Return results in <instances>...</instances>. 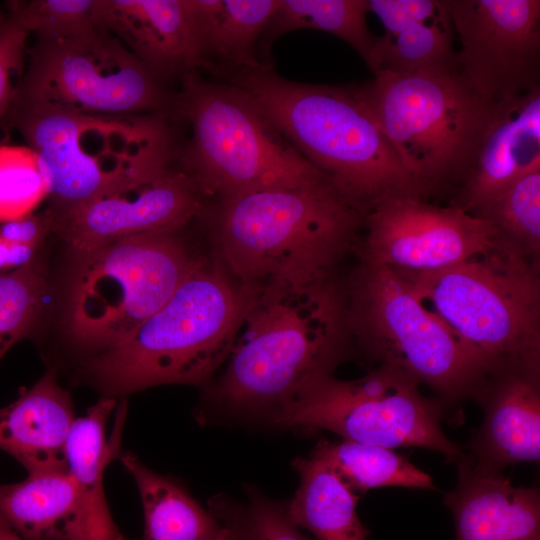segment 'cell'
Segmentation results:
<instances>
[{"mask_svg":"<svg viewBox=\"0 0 540 540\" xmlns=\"http://www.w3.org/2000/svg\"><path fill=\"white\" fill-rule=\"evenodd\" d=\"M368 0H280L264 30L258 55L268 58L272 43L298 29L330 33L348 43L367 63L375 37L367 25Z\"/></svg>","mask_w":540,"mask_h":540,"instance_id":"26","label":"cell"},{"mask_svg":"<svg viewBox=\"0 0 540 540\" xmlns=\"http://www.w3.org/2000/svg\"><path fill=\"white\" fill-rule=\"evenodd\" d=\"M205 69L231 75L262 63L258 45L280 0H184Z\"/></svg>","mask_w":540,"mask_h":540,"instance_id":"22","label":"cell"},{"mask_svg":"<svg viewBox=\"0 0 540 540\" xmlns=\"http://www.w3.org/2000/svg\"><path fill=\"white\" fill-rule=\"evenodd\" d=\"M6 9L10 18L37 38H73L101 28L98 0H13Z\"/></svg>","mask_w":540,"mask_h":540,"instance_id":"31","label":"cell"},{"mask_svg":"<svg viewBox=\"0 0 540 540\" xmlns=\"http://www.w3.org/2000/svg\"><path fill=\"white\" fill-rule=\"evenodd\" d=\"M48 194L37 154L27 145L0 144V223L32 213Z\"/></svg>","mask_w":540,"mask_h":540,"instance_id":"32","label":"cell"},{"mask_svg":"<svg viewBox=\"0 0 540 540\" xmlns=\"http://www.w3.org/2000/svg\"><path fill=\"white\" fill-rule=\"evenodd\" d=\"M4 13H5V12H2L1 9H0V20H1V18L4 16Z\"/></svg>","mask_w":540,"mask_h":540,"instance_id":"40","label":"cell"},{"mask_svg":"<svg viewBox=\"0 0 540 540\" xmlns=\"http://www.w3.org/2000/svg\"><path fill=\"white\" fill-rule=\"evenodd\" d=\"M484 419L469 444L477 464L502 471L540 458V362H510L486 375L474 396Z\"/></svg>","mask_w":540,"mask_h":540,"instance_id":"16","label":"cell"},{"mask_svg":"<svg viewBox=\"0 0 540 540\" xmlns=\"http://www.w3.org/2000/svg\"><path fill=\"white\" fill-rule=\"evenodd\" d=\"M356 248L360 263L401 274L440 271L495 245L500 236L486 220L458 207L416 196L389 199L369 212Z\"/></svg>","mask_w":540,"mask_h":540,"instance_id":"14","label":"cell"},{"mask_svg":"<svg viewBox=\"0 0 540 540\" xmlns=\"http://www.w3.org/2000/svg\"><path fill=\"white\" fill-rule=\"evenodd\" d=\"M170 115L189 126L176 164L205 200L328 184L253 98L229 82L184 78L172 94Z\"/></svg>","mask_w":540,"mask_h":540,"instance_id":"6","label":"cell"},{"mask_svg":"<svg viewBox=\"0 0 540 540\" xmlns=\"http://www.w3.org/2000/svg\"><path fill=\"white\" fill-rule=\"evenodd\" d=\"M311 454L326 462L353 492L388 486L436 489L427 473L389 448L322 439Z\"/></svg>","mask_w":540,"mask_h":540,"instance_id":"28","label":"cell"},{"mask_svg":"<svg viewBox=\"0 0 540 540\" xmlns=\"http://www.w3.org/2000/svg\"><path fill=\"white\" fill-rule=\"evenodd\" d=\"M345 285L353 341L370 359L426 384L442 402L473 398L489 367L403 275L360 263Z\"/></svg>","mask_w":540,"mask_h":540,"instance_id":"9","label":"cell"},{"mask_svg":"<svg viewBox=\"0 0 540 540\" xmlns=\"http://www.w3.org/2000/svg\"><path fill=\"white\" fill-rule=\"evenodd\" d=\"M205 199L175 164L103 194L54 218V229L80 258L120 238L184 228L198 218Z\"/></svg>","mask_w":540,"mask_h":540,"instance_id":"15","label":"cell"},{"mask_svg":"<svg viewBox=\"0 0 540 540\" xmlns=\"http://www.w3.org/2000/svg\"><path fill=\"white\" fill-rule=\"evenodd\" d=\"M169 113L108 116L11 104L5 116L38 156L53 217L176 164Z\"/></svg>","mask_w":540,"mask_h":540,"instance_id":"5","label":"cell"},{"mask_svg":"<svg viewBox=\"0 0 540 540\" xmlns=\"http://www.w3.org/2000/svg\"><path fill=\"white\" fill-rule=\"evenodd\" d=\"M210 505L216 510L221 528L214 540H252L246 509L222 498H215Z\"/></svg>","mask_w":540,"mask_h":540,"instance_id":"37","label":"cell"},{"mask_svg":"<svg viewBox=\"0 0 540 540\" xmlns=\"http://www.w3.org/2000/svg\"><path fill=\"white\" fill-rule=\"evenodd\" d=\"M228 77L336 194L364 216L389 199L419 197L360 86L292 81L271 63Z\"/></svg>","mask_w":540,"mask_h":540,"instance_id":"2","label":"cell"},{"mask_svg":"<svg viewBox=\"0 0 540 540\" xmlns=\"http://www.w3.org/2000/svg\"><path fill=\"white\" fill-rule=\"evenodd\" d=\"M454 36L448 7L435 17L412 23L396 32H384L376 38L366 64L374 74L454 69Z\"/></svg>","mask_w":540,"mask_h":540,"instance_id":"27","label":"cell"},{"mask_svg":"<svg viewBox=\"0 0 540 540\" xmlns=\"http://www.w3.org/2000/svg\"><path fill=\"white\" fill-rule=\"evenodd\" d=\"M352 341L346 285L334 272L257 285L210 401L271 421L307 383L333 374Z\"/></svg>","mask_w":540,"mask_h":540,"instance_id":"1","label":"cell"},{"mask_svg":"<svg viewBox=\"0 0 540 540\" xmlns=\"http://www.w3.org/2000/svg\"><path fill=\"white\" fill-rule=\"evenodd\" d=\"M213 254L243 284L305 283L334 272L365 216L328 185L205 200ZM197 218V219H198Z\"/></svg>","mask_w":540,"mask_h":540,"instance_id":"3","label":"cell"},{"mask_svg":"<svg viewBox=\"0 0 540 540\" xmlns=\"http://www.w3.org/2000/svg\"><path fill=\"white\" fill-rule=\"evenodd\" d=\"M401 275L490 371L510 362H540L538 258L501 237L451 267Z\"/></svg>","mask_w":540,"mask_h":540,"instance_id":"7","label":"cell"},{"mask_svg":"<svg viewBox=\"0 0 540 540\" xmlns=\"http://www.w3.org/2000/svg\"><path fill=\"white\" fill-rule=\"evenodd\" d=\"M75 419L69 392L47 372L0 408V449L28 474L67 470L65 445Z\"/></svg>","mask_w":540,"mask_h":540,"instance_id":"20","label":"cell"},{"mask_svg":"<svg viewBox=\"0 0 540 540\" xmlns=\"http://www.w3.org/2000/svg\"><path fill=\"white\" fill-rule=\"evenodd\" d=\"M115 406L114 398L106 397L90 407L83 417L75 419L65 445L67 470L98 540H126L111 517L103 491L105 467L119 455L120 431L126 413L122 401L113 435L107 442L105 426Z\"/></svg>","mask_w":540,"mask_h":540,"instance_id":"23","label":"cell"},{"mask_svg":"<svg viewBox=\"0 0 540 540\" xmlns=\"http://www.w3.org/2000/svg\"><path fill=\"white\" fill-rule=\"evenodd\" d=\"M360 88L419 197L455 194L493 104L472 93L454 69L377 72Z\"/></svg>","mask_w":540,"mask_h":540,"instance_id":"8","label":"cell"},{"mask_svg":"<svg viewBox=\"0 0 540 540\" xmlns=\"http://www.w3.org/2000/svg\"><path fill=\"white\" fill-rule=\"evenodd\" d=\"M134 478L145 516L143 540H214L221 521L212 505L204 509L175 480L146 467L134 454L120 455Z\"/></svg>","mask_w":540,"mask_h":540,"instance_id":"25","label":"cell"},{"mask_svg":"<svg viewBox=\"0 0 540 540\" xmlns=\"http://www.w3.org/2000/svg\"><path fill=\"white\" fill-rule=\"evenodd\" d=\"M460 41L454 71L488 104L540 86L539 0H447Z\"/></svg>","mask_w":540,"mask_h":540,"instance_id":"13","label":"cell"},{"mask_svg":"<svg viewBox=\"0 0 540 540\" xmlns=\"http://www.w3.org/2000/svg\"><path fill=\"white\" fill-rule=\"evenodd\" d=\"M540 168V86L493 104L469 171L450 205L475 215Z\"/></svg>","mask_w":540,"mask_h":540,"instance_id":"17","label":"cell"},{"mask_svg":"<svg viewBox=\"0 0 540 540\" xmlns=\"http://www.w3.org/2000/svg\"><path fill=\"white\" fill-rule=\"evenodd\" d=\"M12 103L126 116L170 113L172 94L113 34L99 28L73 38L36 37Z\"/></svg>","mask_w":540,"mask_h":540,"instance_id":"12","label":"cell"},{"mask_svg":"<svg viewBox=\"0 0 540 540\" xmlns=\"http://www.w3.org/2000/svg\"><path fill=\"white\" fill-rule=\"evenodd\" d=\"M182 229L120 238L81 257L67 314L77 342L118 346L169 299L203 258Z\"/></svg>","mask_w":540,"mask_h":540,"instance_id":"10","label":"cell"},{"mask_svg":"<svg viewBox=\"0 0 540 540\" xmlns=\"http://www.w3.org/2000/svg\"><path fill=\"white\" fill-rule=\"evenodd\" d=\"M45 274L40 262L0 272V359L24 338L43 309Z\"/></svg>","mask_w":540,"mask_h":540,"instance_id":"30","label":"cell"},{"mask_svg":"<svg viewBox=\"0 0 540 540\" xmlns=\"http://www.w3.org/2000/svg\"><path fill=\"white\" fill-rule=\"evenodd\" d=\"M300 484L286 503L290 520L318 540H367L369 529L356 513L359 496L319 457L297 458Z\"/></svg>","mask_w":540,"mask_h":540,"instance_id":"24","label":"cell"},{"mask_svg":"<svg viewBox=\"0 0 540 540\" xmlns=\"http://www.w3.org/2000/svg\"><path fill=\"white\" fill-rule=\"evenodd\" d=\"M458 481L444 503L454 516L456 540H540V493L514 486L502 471L456 460Z\"/></svg>","mask_w":540,"mask_h":540,"instance_id":"19","label":"cell"},{"mask_svg":"<svg viewBox=\"0 0 540 540\" xmlns=\"http://www.w3.org/2000/svg\"><path fill=\"white\" fill-rule=\"evenodd\" d=\"M474 216L488 221L504 240L539 259L540 168L517 179Z\"/></svg>","mask_w":540,"mask_h":540,"instance_id":"29","label":"cell"},{"mask_svg":"<svg viewBox=\"0 0 540 540\" xmlns=\"http://www.w3.org/2000/svg\"><path fill=\"white\" fill-rule=\"evenodd\" d=\"M29 35L4 13L0 20V122L6 116L23 78Z\"/></svg>","mask_w":540,"mask_h":540,"instance_id":"33","label":"cell"},{"mask_svg":"<svg viewBox=\"0 0 540 540\" xmlns=\"http://www.w3.org/2000/svg\"><path fill=\"white\" fill-rule=\"evenodd\" d=\"M0 540H24L0 517Z\"/></svg>","mask_w":540,"mask_h":540,"instance_id":"39","label":"cell"},{"mask_svg":"<svg viewBox=\"0 0 540 540\" xmlns=\"http://www.w3.org/2000/svg\"><path fill=\"white\" fill-rule=\"evenodd\" d=\"M98 21L162 84L205 69L184 0H98Z\"/></svg>","mask_w":540,"mask_h":540,"instance_id":"18","label":"cell"},{"mask_svg":"<svg viewBox=\"0 0 540 540\" xmlns=\"http://www.w3.org/2000/svg\"><path fill=\"white\" fill-rule=\"evenodd\" d=\"M51 229H54V218L47 209L41 214L30 213L0 223V238L8 243L28 244L37 247Z\"/></svg>","mask_w":540,"mask_h":540,"instance_id":"36","label":"cell"},{"mask_svg":"<svg viewBox=\"0 0 540 540\" xmlns=\"http://www.w3.org/2000/svg\"><path fill=\"white\" fill-rule=\"evenodd\" d=\"M368 4L387 33L435 17L448 9L447 0H368Z\"/></svg>","mask_w":540,"mask_h":540,"instance_id":"35","label":"cell"},{"mask_svg":"<svg viewBox=\"0 0 540 540\" xmlns=\"http://www.w3.org/2000/svg\"><path fill=\"white\" fill-rule=\"evenodd\" d=\"M252 540H311L290 520L286 503L271 500L251 490L246 508Z\"/></svg>","mask_w":540,"mask_h":540,"instance_id":"34","label":"cell"},{"mask_svg":"<svg viewBox=\"0 0 540 540\" xmlns=\"http://www.w3.org/2000/svg\"><path fill=\"white\" fill-rule=\"evenodd\" d=\"M0 517L24 540H98L68 470L0 483Z\"/></svg>","mask_w":540,"mask_h":540,"instance_id":"21","label":"cell"},{"mask_svg":"<svg viewBox=\"0 0 540 540\" xmlns=\"http://www.w3.org/2000/svg\"><path fill=\"white\" fill-rule=\"evenodd\" d=\"M419 385L389 365L355 380L324 375L307 383L271 422L326 429L344 440L389 449L428 448L455 462L463 452L441 428L443 402L424 397Z\"/></svg>","mask_w":540,"mask_h":540,"instance_id":"11","label":"cell"},{"mask_svg":"<svg viewBox=\"0 0 540 540\" xmlns=\"http://www.w3.org/2000/svg\"><path fill=\"white\" fill-rule=\"evenodd\" d=\"M257 285L243 284L212 254L123 343L85 366L109 396L161 384H202L228 358Z\"/></svg>","mask_w":540,"mask_h":540,"instance_id":"4","label":"cell"},{"mask_svg":"<svg viewBox=\"0 0 540 540\" xmlns=\"http://www.w3.org/2000/svg\"><path fill=\"white\" fill-rule=\"evenodd\" d=\"M12 269L11 244L0 238V272Z\"/></svg>","mask_w":540,"mask_h":540,"instance_id":"38","label":"cell"}]
</instances>
